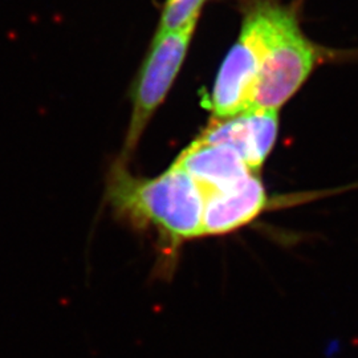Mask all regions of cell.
Here are the masks:
<instances>
[{
  "label": "cell",
  "instance_id": "7a4b0ae2",
  "mask_svg": "<svg viewBox=\"0 0 358 358\" xmlns=\"http://www.w3.org/2000/svg\"><path fill=\"white\" fill-rule=\"evenodd\" d=\"M243 28L260 55L251 108L278 110L306 83L319 62V51L301 32L294 8L273 0L255 1Z\"/></svg>",
  "mask_w": 358,
  "mask_h": 358
},
{
  "label": "cell",
  "instance_id": "3957f363",
  "mask_svg": "<svg viewBox=\"0 0 358 358\" xmlns=\"http://www.w3.org/2000/svg\"><path fill=\"white\" fill-rule=\"evenodd\" d=\"M196 22L165 34H155L131 90L133 110L120 159L129 162L157 108L164 103L178 76L192 43Z\"/></svg>",
  "mask_w": 358,
  "mask_h": 358
},
{
  "label": "cell",
  "instance_id": "5b68a950",
  "mask_svg": "<svg viewBox=\"0 0 358 358\" xmlns=\"http://www.w3.org/2000/svg\"><path fill=\"white\" fill-rule=\"evenodd\" d=\"M260 55L255 40L242 27L241 36L220 65L207 100L214 120H226L251 108Z\"/></svg>",
  "mask_w": 358,
  "mask_h": 358
},
{
  "label": "cell",
  "instance_id": "8992f818",
  "mask_svg": "<svg viewBox=\"0 0 358 358\" xmlns=\"http://www.w3.org/2000/svg\"><path fill=\"white\" fill-rule=\"evenodd\" d=\"M203 236H219L241 230L267 207V192L255 174L238 185L203 196Z\"/></svg>",
  "mask_w": 358,
  "mask_h": 358
},
{
  "label": "cell",
  "instance_id": "ba28073f",
  "mask_svg": "<svg viewBox=\"0 0 358 358\" xmlns=\"http://www.w3.org/2000/svg\"><path fill=\"white\" fill-rule=\"evenodd\" d=\"M206 0H166L157 34H165L196 22Z\"/></svg>",
  "mask_w": 358,
  "mask_h": 358
},
{
  "label": "cell",
  "instance_id": "6da1fadb",
  "mask_svg": "<svg viewBox=\"0 0 358 358\" xmlns=\"http://www.w3.org/2000/svg\"><path fill=\"white\" fill-rule=\"evenodd\" d=\"M115 159L106 178V202L137 230L158 236L159 278L171 279L182 247L203 236L205 199L194 179L177 165L155 178L136 177Z\"/></svg>",
  "mask_w": 358,
  "mask_h": 358
},
{
  "label": "cell",
  "instance_id": "277c9868",
  "mask_svg": "<svg viewBox=\"0 0 358 358\" xmlns=\"http://www.w3.org/2000/svg\"><path fill=\"white\" fill-rule=\"evenodd\" d=\"M279 128L278 110L250 108L243 113L214 120L192 142L195 146L227 145L243 158L248 169L256 173L272 150Z\"/></svg>",
  "mask_w": 358,
  "mask_h": 358
},
{
  "label": "cell",
  "instance_id": "52a82bcc",
  "mask_svg": "<svg viewBox=\"0 0 358 358\" xmlns=\"http://www.w3.org/2000/svg\"><path fill=\"white\" fill-rule=\"evenodd\" d=\"M174 165L182 167L196 183L202 195L238 185L252 173L243 158L227 145H189Z\"/></svg>",
  "mask_w": 358,
  "mask_h": 358
}]
</instances>
